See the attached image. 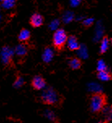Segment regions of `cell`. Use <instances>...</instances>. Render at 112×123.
I'll return each instance as SVG.
<instances>
[{"mask_svg": "<svg viewBox=\"0 0 112 123\" xmlns=\"http://www.w3.org/2000/svg\"><path fill=\"white\" fill-rule=\"evenodd\" d=\"M67 34L63 28H59L57 29L53 35V39H52V42H53V46L54 47L57 51L60 52L64 49L66 45H67Z\"/></svg>", "mask_w": 112, "mask_h": 123, "instance_id": "obj_1", "label": "cell"}, {"mask_svg": "<svg viewBox=\"0 0 112 123\" xmlns=\"http://www.w3.org/2000/svg\"><path fill=\"white\" fill-rule=\"evenodd\" d=\"M106 103V98L105 95L100 92H96L91 97L90 106L93 112H99L103 109Z\"/></svg>", "mask_w": 112, "mask_h": 123, "instance_id": "obj_2", "label": "cell"}, {"mask_svg": "<svg viewBox=\"0 0 112 123\" xmlns=\"http://www.w3.org/2000/svg\"><path fill=\"white\" fill-rule=\"evenodd\" d=\"M41 101L46 105H56L59 102V96L53 88L49 87L41 94Z\"/></svg>", "mask_w": 112, "mask_h": 123, "instance_id": "obj_3", "label": "cell"}, {"mask_svg": "<svg viewBox=\"0 0 112 123\" xmlns=\"http://www.w3.org/2000/svg\"><path fill=\"white\" fill-rule=\"evenodd\" d=\"M14 51L8 46H4L2 48L1 52H0V58H1L2 62L4 65H8L12 62Z\"/></svg>", "mask_w": 112, "mask_h": 123, "instance_id": "obj_4", "label": "cell"}, {"mask_svg": "<svg viewBox=\"0 0 112 123\" xmlns=\"http://www.w3.org/2000/svg\"><path fill=\"white\" fill-rule=\"evenodd\" d=\"M30 25L33 28H39L43 25L44 23V18L43 16L39 13H34L32 15L31 18H30Z\"/></svg>", "mask_w": 112, "mask_h": 123, "instance_id": "obj_5", "label": "cell"}, {"mask_svg": "<svg viewBox=\"0 0 112 123\" xmlns=\"http://www.w3.org/2000/svg\"><path fill=\"white\" fill-rule=\"evenodd\" d=\"M32 86L36 90H41L46 87V81L41 76H35L32 80Z\"/></svg>", "mask_w": 112, "mask_h": 123, "instance_id": "obj_6", "label": "cell"}, {"mask_svg": "<svg viewBox=\"0 0 112 123\" xmlns=\"http://www.w3.org/2000/svg\"><path fill=\"white\" fill-rule=\"evenodd\" d=\"M67 47L70 50L72 51H74V50H77L80 48V45L78 43L77 38L76 37L73 36V35H71V36L68 37L67 38Z\"/></svg>", "mask_w": 112, "mask_h": 123, "instance_id": "obj_7", "label": "cell"}, {"mask_svg": "<svg viewBox=\"0 0 112 123\" xmlns=\"http://www.w3.org/2000/svg\"><path fill=\"white\" fill-rule=\"evenodd\" d=\"M30 36H31V33H30L29 31L24 28L20 32L18 39L20 42H26V41H28L30 39Z\"/></svg>", "mask_w": 112, "mask_h": 123, "instance_id": "obj_8", "label": "cell"}, {"mask_svg": "<svg viewBox=\"0 0 112 123\" xmlns=\"http://www.w3.org/2000/svg\"><path fill=\"white\" fill-rule=\"evenodd\" d=\"M15 53L17 56L19 57H22V56H25L26 54H27V47L26 45H25L24 44H20L16 47L15 49Z\"/></svg>", "mask_w": 112, "mask_h": 123, "instance_id": "obj_9", "label": "cell"}, {"mask_svg": "<svg viewBox=\"0 0 112 123\" xmlns=\"http://www.w3.org/2000/svg\"><path fill=\"white\" fill-rule=\"evenodd\" d=\"M81 64H82L81 61L79 58H72L70 59L68 62L69 67H71L72 70H77L79 68H80Z\"/></svg>", "mask_w": 112, "mask_h": 123, "instance_id": "obj_10", "label": "cell"}, {"mask_svg": "<svg viewBox=\"0 0 112 123\" xmlns=\"http://www.w3.org/2000/svg\"><path fill=\"white\" fill-rule=\"evenodd\" d=\"M98 77L99 80H101L102 81H108L110 80H111V74L110 73L109 71H98Z\"/></svg>", "mask_w": 112, "mask_h": 123, "instance_id": "obj_11", "label": "cell"}, {"mask_svg": "<svg viewBox=\"0 0 112 123\" xmlns=\"http://www.w3.org/2000/svg\"><path fill=\"white\" fill-rule=\"evenodd\" d=\"M109 39L107 37H104L102 41V43H101V46H100V50H101V54H104L105 52H106L107 49L109 47Z\"/></svg>", "mask_w": 112, "mask_h": 123, "instance_id": "obj_12", "label": "cell"}, {"mask_svg": "<svg viewBox=\"0 0 112 123\" xmlns=\"http://www.w3.org/2000/svg\"><path fill=\"white\" fill-rule=\"evenodd\" d=\"M16 0H2V6L4 9H11L16 4Z\"/></svg>", "mask_w": 112, "mask_h": 123, "instance_id": "obj_13", "label": "cell"}, {"mask_svg": "<svg viewBox=\"0 0 112 123\" xmlns=\"http://www.w3.org/2000/svg\"><path fill=\"white\" fill-rule=\"evenodd\" d=\"M24 83H25V80H24V79L22 78V77L19 76L17 77V79L16 80L14 83V87H16V88H19V87H20L21 86H23Z\"/></svg>", "mask_w": 112, "mask_h": 123, "instance_id": "obj_14", "label": "cell"}, {"mask_svg": "<svg viewBox=\"0 0 112 123\" xmlns=\"http://www.w3.org/2000/svg\"><path fill=\"white\" fill-rule=\"evenodd\" d=\"M106 66L104 63V62L102 60H101L98 62V71H106Z\"/></svg>", "mask_w": 112, "mask_h": 123, "instance_id": "obj_15", "label": "cell"}, {"mask_svg": "<svg viewBox=\"0 0 112 123\" xmlns=\"http://www.w3.org/2000/svg\"><path fill=\"white\" fill-rule=\"evenodd\" d=\"M46 117H47L50 120H51V121H54V119H55V115H54V113H52L51 111H49V110L46 112Z\"/></svg>", "mask_w": 112, "mask_h": 123, "instance_id": "obj_16", "label": "cell"}, {"mask_svg": "<svg viewBox=\"0 0 112 123\" xmlns=\"http://www.w3.org/2000/svg\"><path fill=\"white\" fill-rule=\"evenodd\" d=\"M93 19H88L84 21V25L85 27H89V26H90L93 24Z\"/></svg>", "mask_w": 112, "mask_h": 123, "instance_id": "obj_17", "label": "cell"}, {"mask_svg": "<svg viewBox=\"0 0 112 123\" xmlns=\"http://www.w3.org/2000/svg\"><path fill=\"white\" fill-rule=\"evenodd\" d=\"M80 1L81 0H72V3L76 6V5H77L78 3H80Z\"/></svg>", "mask_w": 112, "mask_h": 123, "instance_id": "obj_18", "label": "cell"}, {"mask_svg": "<svg viewBox=\"0 0 112 123\" xmlns=\"http://www.w3.org/2000/svg\"><path fill=\"white\" fill-rule=\"evenodd\" d=\"M111 43H112V38H111Z\"/></svg>", "mask_w": 112, "mask_h": 123, "instance_id": "obj_19", "label": "cell"}, {"mask_svg": "<svg viewBox=\"0 0 112 123\" xmlns=\"http://www.w3.org/2000/svg\"><path fill=\"white\" fill-rule=\"evenodd\" d=\"M0 1H2V0H0Z\"/></svg>", "mask_w": 112, "mask_h": 123, "instance_id": "obj_20", "label": "cell"}]
</instances>
